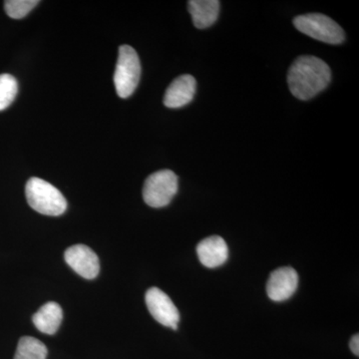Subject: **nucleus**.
<instances>
[{
    "label": "nucleus",
    "mask_w": 359,
    "mask_h": 359,
    "mask_svg": "<svg viewBox=\"0 0 359 359\" xmlns=\"http://www.w3.org/2000/svg\"><path fill=\"white\" fill-rule=\"evenodd\" d=\"M330 66L316 56H301L290 66L287 84L292 95L299 100H309L330 84Z\"/></svg>",
    "instance_id": "nucleus-1"
},
{
    "label": "nucleus",
    "mask_w": 359,
    "mask_h": 359,
    "mask_svg": "<svg viewBox=\"0 0 359 359\" xmlns=\"http://www.w3.org/2000/svg\"><path fill=\"white\" fill-rule=\"evenodd\" d=\"M25 195L30 207L45 216H61L67 209V202L62 193L48 182L36 177L28 180Z\"/></svg>",
    "instance_id": "nucleus-2"
},
{
    "label": "nucleus",
    "mask_w": 359,
    "mask_h": 359,
    "mask_svg": "<svg viewBox=\"0 0 359 359\" xmlns=\"http://www.w3.org/2000/svg\"><path fill=\"white\" fill-rule=\"evenodd\" d=\"M140 77L141 63L138 54L133 47L121 45L114 73V84L118 96L123 99L131 96L138 86Z\"/></svg>",
    "instance_id": "nucleus-3"
},
{
    "label": "nucleus",
    "mask_w": 359,
    "mask_h": 359,
    "mask_svg": "<svg viewBox=\"0 0 359 359\" xmlns=\"http://www.w3.org/2000/svg\"><path fill=\"white\" fill-rule=\"evenodd\" d=\"M294 25L299 32L311 39L328 44H340L346 39V34L334 20L320 13H308L297 16Z\"/></svg>",
    "instance_id": "nucleus-4"
},
{
    "label": "nucleus",
    "mask_w": 359,
    "mask_h": 359,
    "mask_svg": "<svg viewBox=\"0 0 359 359\" xmlns=\"http://www.w3.org/2000/svg\"><path fill=\"white\" fill-rule=\"evenodd\" d=\"M178 192V177L171 170H161L146 179L143 199L152 208L166 207Z\"/></svg>",
    "instance_id": "nucleus-5"
},
{
    "label": "nucleus",
    "mask_w": 359,
    "mask_h": 359,
    "mask_svg": "<svg viewBox=\"0 0 359 359\" xmlns=\"http://www.w3.org/2000/svg\"><path fill=\"white\" fill-rule=\"evenodd\" d=\"M145 301L149 311L158 323L174 330L178 328V309L163 290L158 287H151L146 292Z\"/></svg>",
    "instance_id": "nucleus-6"
},
{
    "label": "nucleus",
    "mask_w": 359,
    "mask_h": 359,
    "mask_svg": "<svg viewBox=\"0 0 359 359\" xmlns=\"http://www.w3.org/2000/svg\"><path fill=\"white\" fill-rule=\"evenodd\" d=\"M65 262L75 273L86 278L94 280L100 271V264L93 250L85 245H74L66 250Z\"/></svg>",
    "instance_id": "nucleus-7"
},
{
    "label": "nucleus",
    "mask_w": 359,
    "mask_h": 359,
    "mask_svg": "<svg viewBox=\"0 0 359 359\" xmlns=\"http://www.w3.org/2000/svg\"><path fill=\"white\" fill-rule=\"evenodd\" d=\"M299 285V275L290 266L273 271L266 283V294L273 302H283L289 299Z\"/></svg>",
    "instance_id": "nucleus-8"
},
{
    "label": "nucleus",
    "mask_w": 359,
    "mask_h": 359,
    "mask_svg": "<svg viewBox=\"0 0 359 359\" xmlns=\"http://www.w3.org/2000/svg\"><path fill=\"white\" fill-rule=\"evenodd\" d=\"M197 89V82L192 75H182L169 85L164 96L168 108H181L192 102Z\"/></svg>",
    "instance_id": "nucleus-9"
},
{
    "label": "nucleus",
    "mask_w": 359,
    "mask_h": 359,
    "mask_svg": "<svg viewBox=\"0 0 359 359\" xmlns=\"http://www.w3.org/2000/svg\"><path fill=\"white\" fill-rule=\"evenodd\" d=\"M197 254L202 264L207 268L215 269L226 263L229 257V248L223 238L211 236L199 243Z\"/></svg>",
    "instance_id": "nucleus-10"
},
{
    "label": "nucleus",
    "mask_w": 359,
    "mask_h": 359,
    "mask_svg": "<svg viewBox=\"0 0 359 359\" xmlns=\"http://www.w3.org/2000/svg\"><path fill=\"white\" fill-rule=\"evenodd\" d=\"M188 8L193 23L199 29L210 27L218 20L219 1L218 0H190Z\"/></svg>",
    "instance_id": "nucleus-11"
},
{
    "label": "nucleus",
    "mask_w": 359,
    "mask_h": 359,
    "mask_svg": "<svg viewBox=\"0 0 359 359\" xmlns=\"http://www.w3.org/2000/svg\"><path fill=\"white\" fill-rule=\"evenodd\" d=\"M63 320V311L57 302L45 304L33 316L35 327L45 334H54L60 327Z\"/></svg>",
    "instance_id": "nucleus-12"
},
{
    "label": "nucleus",
    "mask_w": 359,
    "mask_h": 359,
    "mask_svg": "<svg viewBox=\"0 0 359 359\" xmlns=\"http://www.w3.org/2000/svg\"><path fill=\"white\" fill-rule=\"evenodd\" d=\"M47 347L34 337H21L14 359H46Z\"/></svg>",
    "instance_id": "nucleus-13"
},
{
    "label": "nucleus",
    "mask_w": 359,
    "mask_h": 359,
    "mask_svg": "<svg viewBox=\"0 0 359 359\" xmlns=\"http://www.w3.org/2000/svg\"><path fill=\"white\" fill-rule=\"evenodd\" d=\"M18 92V81L13 75H0V111L6 109L13 104Z\"/></svg>",
    "instance_id": "nucleus-14"
},
{
    "label": "nucleus",
    "mask_w": 359,
    "mask_h": 359,
    "mask_svg": "<svg viewBox=\"0 0 359 359\" xmlns=\"http://www.w3.org/2000/svg\"><path fill=\"white\" fill-rule=\"evenodd\" d=\"M39 4V0H7L4 2V9L9 18L21 20L28 15Z\"/></svg>",
    "instance_id": "nucleus-15"
},
{
    "label": "nucleus",
    "mask_w": 359,
    "mask_h": 359,
    "mask_svg": "<svg viewBox=\"0 0 359 359\" xmlns=\"http://www.w3.org/2000/svg\"><path fill=\"white\" fill-rule=\"evenodd\" d=\"M351 351H353V353L354 354H355L356 356L359 355V335L358 334L354 335L353 339H351Z\"/></svg>",
    "instance_id": "nucleus-16"
}]
</instances>
